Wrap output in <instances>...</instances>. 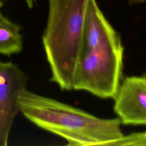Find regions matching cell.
Segmentation results:
<instances>
[{"label": "cell", "instance_id": "obj_1", "mask_svg": "<svg viewBox=\"0 0 146 146\" xmlns=\"http://www.w3.org/2000/svg\"><path fill=\"white\" fill-rule=\"evenodd\" d=\"M18 107L27 119L64 139L67 145L111 146L123 135L119 118L98 117L27 88L19 95Z\"/></svg>", "mask_w": 146, "mask_h": 146}, {"label": "cell", "instance_id": "obj_2", "mask_svg": "<svg viewBox=\"0 0 146 146\" xmlns=\"http://www.w3.org/2000/svg\"><path fill=\"white\" fill-rule=\"evenodd\" d=\"M88 0H48V13L42 40L51 82L72 90L76 67L84 51V23Z\"/></svg>", "mask_w": 146, "mask_h": 146}, {"label": "cell", "instance_id": "obj_3", "mask_svg": "<svg viewBox=\"0 0 146 146\" xmlns=\"http://www.w3.org/2000/svg\"><path fill=\"white\" fill-rule=\"evenodd\" d=\"M122 42L85 50L76 67L72 90H83L103 99L112 98L123 79Z\"/></svg>", "mask_w": 146, "mask_h": 146}, {"label": "cell", "instance_id": "obj_4", "mask_svg": "<svg viewBox=\"0 0 146 146\" xmlns=\"http://www.w3.org/2000/svg\"><path fill=\"white\" fill-rule=\"evenodd\" d=\"M29 78L11 62L0 67V146H6L14 119L19 111L18 98L26 88Z\"/></svg>", "mask_w": 146, "mask_h": 146}, {"label": "cell", "instance_id": "obj_5", "mask_svg": "<svg viewBox=\"0 0 146 146\" xmlns=\"http://www.w3.org/2000/svg\"><path fill=\"white\" fill-rule=\"evenodd\" d=\"M113 111L121 124H146V76H130L123 79L113 98Z\"/></svg>", "mask_w": 146, "mask_h": 146}, {"label": "cell", "instance_id": "obj_6", "mask_svg": "<svg viewBox=\"0 0 146 146\" xmlns=\"http://www.w3.org/2000/svg\"><path fill=\"white\" fill-rule=\"evenodd\" d=\"M85 50H93L121 42L117 31L107 21L96 0H88L84 18Z\"/></svg>", "mask_w": 146, "mask_h": 146}, {"label": "cell", "instance_id": "obj_7", "mask_svg": "<svg viewBox=\"0 0 146 146\" xmlns=\"http://www.w3.org/2000/svg\"><path fill=\"white\" fill-rule=\"evenodd\" d=\"M21 27L0 13V54L8 56L23 50Z\"/></svg>", "mask_w": 146, "mask_h": 146}, {"label": "cell", "instance_id": "obj_8", "mask_svg": "<svg viewBox=\"0 0 146 146\" xmlns=\"http://www.w3.org/2000/svg\"><path fill=\"white\" fill-rule=\"evenodd\" d=\"M145 146L146 133L133 132L127 135H123L121 137L112 143L111 146Z\"/></svg>", "mask_w": 146, "mask_h": 146}, {"label": "cell", "instance_id": "obj_9", "mask_svg": "<svg viewBox=\"0 0 146 146\" xmlns=\"http://www.w3.org/2000/svg\"><path fill=\"white\" fill-rule=\"evenodd\" d=\"M128 3L130 5H136V4L143 3L145 1V0H128Z\"/></svg>", "mask_w": 146, "mask_h": 146}, {"label": "cell", "instance_id": "obj_10", "mask_svg": "<svg viewBox=\"0 0 146 146\" xmlns=\"http://www.w3.org/2000/svg\"><path fill=\"white\" fill-rule=\"evenodd\" d=\"M29 8H32L35 2V0H25Z\"/></svg>", "mask_w": 146, "mask_h": 146}, {"label": "cell", "instance_id": "obj_11", "mask_svg": "<svg viewBox=\"0 0 146 146\" xmlns=\"http://www.w3.org/2000/svg\"><path fill=\"white\" fill-rule=\"evenodd\" d=\"M2 5H3V3H2V2H1V1H0V8L2 6Z\"/></svg>", "mask_w": 146, "mask_h": 146}, {"label": "cell", "instance_id": "obj_12", "mask_svg": "<svg viewBox=\"0 0 146 146\" xmlns=\"http://www.w3.org/2000/svg\"><path fill=\"white\" fill-rule=\"evenodd\" d=\"M2 62H1L0 61V67H1V65H2Z\"/></svg>", "mask_w": 146, "mask_h": 146}]
</instances>
